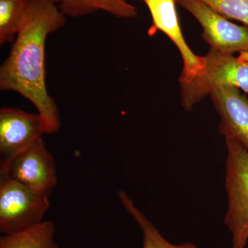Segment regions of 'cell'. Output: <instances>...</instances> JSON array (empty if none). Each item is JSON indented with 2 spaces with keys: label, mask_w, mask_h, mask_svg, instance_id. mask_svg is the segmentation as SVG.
<instances>
[{
  "label": "cell",
  "mask_w": 248,
  "mask_h": 248,
  "mask_svg": "<svg viewBox=\"0 0 248 248\" xmlns=\"http://www.w3.org/2000/svg\"><path fill=\"white\" fill-rule=\"evenodd\" d=\"M148 8L153 23L148 35L153 36L161 31L170 39L179 49L184 62V68L179 78V84H187L203 73L205 60L192 52L186 43L179 24L175 0H140Z\"/></svg>",
  "instance_id": "obj_7"
},
{
  "label": "cell",
  "mask_w": 248,
  "mask_h": 248,
  "mask_svg": "<svg viewBox=\"0 0 248 248\" xmlns=\"http://www.w3.org/2000/svg\"><path fill=\"white\" fill-rule=\"evenodd\" d=\"M55 232L53 221H43L24 231L3 234L0 248H58Z\"/></svg>",
  "instance_id": "obj_11"
},
{
  "label": "cell",
  "mask_w": 248,
  "mask_h": 248,
  "mask_svg": "<svg viewBox=\"0 0 248 248\" xmlns=\"http://www.w3.org/2000/svg\"><path fill=\"white\" fill-rule=\"evenodd\" d=\"M66 24V16L49 0H30L9 57L0 68V89L14 91L33 104L47 134L61 127L58 106L46 84V42Z\"/></svg>",
  "instance_id": "obj_1"
},
{
  "label": "cell",
  "mask_w": 248,
  "mask_h": 248,
  "mask_svg": "<svg viewBox=\"0 0 248 248\" xmlns=\"http://www.w3.org/2000/svg\"><path fill=\"white\" fill-rule=\"evenodd\" d=\"M204 58L202 74L187 84H180L184 110H192L214 89L221 86H234L248 94V52H241L234 57L210 48Z\"/></svg>",
  "instance_id": "obj_2"
},
{
  "label": "cell",
  "mask_w": 248,
  "mask_h": 248,
  "mask_svg": "<svg viewBox=\"0 0 248 248\" xmlns=\"http://www.w3.org/2000/svg\"><path fill=\"white\" fill-rule=\"evenodd\" d=\"M30 0H0V45L16 40Z\"/></svg>",
  "instance_id": "obj_13"
},
{
  "label": "cell",
  "mask_w": 248,
  "mask_h": 248,
  "mask_svg": "<svg viewBox=\"0 0 248 248\" xmlns=\"http://www.w3.org/2000/svg\"><path fill=\"white\" fill-rule=\"evenodd\" d=\"M63 16L80 17L102 11L116 17L130 19L138 16L136 7L127 0H49Z\"/></svg>",
  "instance_id": "obj_10"
},
{
  "label": "cell",
  "mask_w": 248,
  "mask_h": 248,
  "mask_svg": "<svg viewBox=\"0 0 248 248\" xmlns=\"http://www.w3.org/2000/svg\"><path fill=\"white\" fill-rule=\"evenodd\" d=\"M45 121L38 113L32 114L15 108L0 109L1 161L9 159L42 138Z\"/></svg>",
  "instance_id": "obj_8"
},
{
  "label": "cell",
  "mask_w": 248,
  "mask_h": 248,
  "mask_svg": "<svg viewBox=\"0 0 248 248\" xmlns=\"http://www.w3.org/2000/svg\"><path fill=\"white\" fill-rule=\"evenodd\" d=\"M117 195L124 208L133 217L141 228L143 234L142 248H198L190 242L178 245L171 244L165 239L144 214L140 211L124 191L119 190Z\"/></svg>",
  "instance_id": "obj_12"
},
{
  "label": "cell",
  "mask_w": 248,
  "mask_h": 248,
  "mask_svg": "<svg viewBox=\"0 0 248 248\" xmlns=\"http://www.w3.org/2000/svg\"><path fill=\"white\" fill-rule=\"evenodd\" d=\"M225 140L228 204L224 221L232 236V248H245L248 241V151L234 139Z\"/></svg>",
  "instance_id": "obj_3"
},
{
  "label": "cell",
  "mask_w": 248,
  "mask_h": 248,
  "mask_svg": "<svg viewBox=\"0 0 248 248\" xmlns=\"http://www.w3.org/2000/svg\"><path fill=\"white\" fill-rule=\"evenodd\" d=\"M0 177L14 179L46 196L58 184L56 163L42 138L24 151L1 161Z\"/></svg>",
  "instance_id": "obj_5"
},
{
  "label": "cell",
  "mask_w": 248,
  "mask_h": 248,
  "mask_svg": "<svg viewBox=\"0 0 248 248\" xmlns=\"http://www.w3.org/2000/svg\"><path fill=\"white\" fill-rule=\"evenodd\" d=\"M198 21L203 40L222 53L248 52V28L230 22L200 0H175Z\"/></svg>",
  "instance_id": "obj_6"
},
{
  "label": "cell",
  "mask_w": 248,
  "mask_h": 248,
  "mask_svg": "<svg viewBox=\"0 0 248 248\" xmlns=\"http://www.w3.org/2000/svg\"><path fill=\"white\" fill-rule=\"evenodd\" d=\"M210 98L219 115L218 129L226 138L234 139L248 151V99L234 86L214 89Z\"/></svg>",
  "instance_id": "obj_9"
},
{
  "label": "cell",
  "mask_w": 248,
  "mask_h": 248,
  "mask_svg": "<svg viewBox=\"0 0 248 248\" xmlns=\"http://www.w3.org/2000/svg\"><path fill=\"white\" fill-rule=\"evenodd\" d=\"M227 19H235L248 28V0H200Z\"/></svg>",
  "instance_id": "obj_14"
},
{
  "label": "cell",
  "mask_w": 248,
  "mask_h": 248,
  "mask_svg": "<svg viewBox=\"0 0 248 248\" xmlns=\"http://www.w3.org/2000/svg\"><path fill=\"white\" fill-rule=\"evenodd\" d=\"M48 197L14 179L0 177L1 233L17 232L43 221L50 208Z\"/></svg>",
  "instance_id": "obj_4"
}]
</instances>
